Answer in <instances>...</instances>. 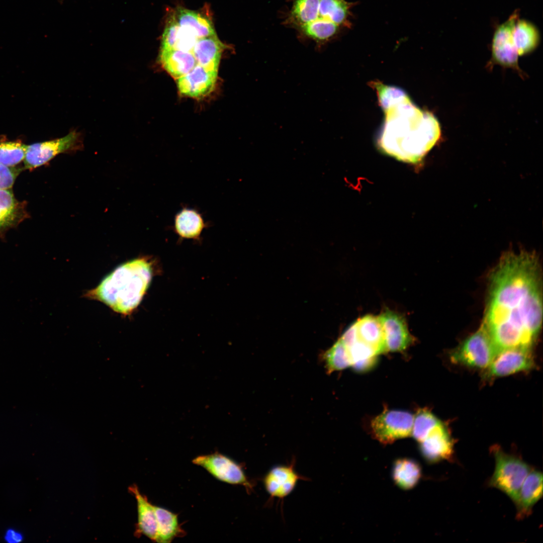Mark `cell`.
Returning <instances> with one entry per match:
<instances>
[{"label": "cell", "mask_w": 543, "mask_h": 543, "mask_svg": "<svg viewBox=\"0 0 543 543\" xmlns=\"http://www.w3.org/2000/svg\"><path fill=\"white\" fill-rule=\"evenodd\" d=\"M540 269L534 253L503 255L491 272L482 326L498 353L531 348L542 322Z\"/></svg>", "instance_id": "6da1fadb"}, {"label": "cell", "mask_w": 543, "mask_h": 543, "mask_svg": "<svg viewBox=\"0 0 543 543\" xmlns=\"http://www.w3.org/2000/svg\"><path fill=\"white\" fill-rule=\"evenodd\" d=\"M376 92L385 115L378 139L380 148L400 161H421L440 137L438 121L418 108L401 88L381 84Z\"/></svg>", "instance_id": "7a4b0ae2"}, {"label": "cell", "mask_w": 543, "mask_h": 543, "mask_svg": "<svg viewBox=\"0 0 543 543\" xmlns=\"http://www.w3.org/2000/svg\"><path fill=\"white\" fill-rule=\"evenodd\" d=\"M282 24L293 29L303 41L318 49L351 28V9L357 3L347 0H287Z\"/></svg>", "instance_id": "3957f363"}, {"label": "cell", "mask_w": 543, "mask_h": 543, "mask_svg": "<svg viewBox=\"0 0 543 543\" xmlns=\"http://www.w3.org/2000/svg\"><path fill=\"white\" fill-rule=\"evenodd\" d=\"M152 275V264L148 258H136L117 267L85 296L104 303L117 313L129 315L140 304Z\"/></svg>", "instance_id": "277c9868"}, {"label": "cell", "mask_w": 543, "mask_h": 543, "mask_svg": "<svg viewBox=\"0 0 543 543\" xmlns=\"http://www.w3.org/2000/svg\"><path fill=\"white\" fill-rule=\"evenodd\" d=\"M491 451L495 467L488 484L504 492L515 503L521 486L531 469L521 459L505 452L498 446L492 447Z\"/></svg>", "instance_id": "5b68a950"}, {"label": "cell", "mask_w": 543, "mask_h": 543, "mask_svg": "<svg viewBox=\"0 0 543 543\" xmlns=\"http://www.w3.org/2000/svg\"><path fill=\"white\" fill-rule=\"evenodd\" d=\"M497 353L489 334L481 325L451 353L450 359L455 364L486 369Z\"/></svg>", "instance_id": "8992f818"}, {"label": "cell", "mask_w": 543, "mask_h": 543, "mask_svg": "<svg viewBox=\"0 0 543 543\" xmlns=\"http://www.w3.org/2000/svg\"><path fill=\"white\" fill-rule=\"evenodd\" d=\"M82 146L81 133L76 130L62 138L27 145L24 169H35L47 163L59 154L75 152Z\"/></svg>", "instance_id": "52a82bcc"}, {"label": "cell", "mask_w": 543, "mask_h": 543, "mask_svg": "<svg viewBox=\"0 0 543 543\" xmlns=\"http://www.w3.org/2000/svg\"><path fill=\"white\" fill-rule=\"evenodd\" d=\"M192 462L221 481L241 485L248 492L252 490V483L246 475L241 465L223 454L216 452L201 455L194 458Z\"/></svg>", "instance_id": "ba28073f"}, {"label": "cell", "mask_w": 543, "mask_h": 543, "mask_svg": "<svg viewBox=\"0 0 543 543\" xmlns=\"http://www.w3.org/2000/svg\"><path fill=\"white\" fill-rule=\"evenodd\" d=\"M413 415L406 411L386 410L371 422L373 434L379 442L389 444L412 433Z\"/></svg>", "instance_id": "9c48e42d"}, {"label": "cell", "mask_w": 543, "mask_h": 543, "mask_svg": "<svg viewBox=\"0 0 543 543\" xmlns=\"http://www.w3.org/2000/svg\"><path fill=\"white\" fill-rule=\"evenodd\" d=\"M535 366L530 348L514 347L502 350L487 368L489 378L508 376L528 371Z\"/></svg>", "instance_id": "30bf717a"}, {"label": "cell", "mask_w": 543, "mask_h": 543, "mask_svg": "<svg viewBox=\"0 0 543 543\" xmlns=\"http://www.w3.org/2000/svg\"><path fill=\"white\" fill-rule=\"evenodd\" d=\"M519 12L515 11L495 30L492 39V53L495 61L503 65L517 67L519 56L513 38L515 24Z\"/></svg>", "instance_id": "8fae6325"}, {"label": "cell", "mask_w": 543, "mask_h": 543, "mask_svg": "<svg viewBox=\"0 0 543 543\" xmlns=\"http://www.w3.org/2000/svg\"><path fill=\"white\" fill-rule=\"evenodd\" d=\"M378 317L383 327L387 351H402L414 342L401 314L387 308Z\"/></svg>", "instance_id": "7c38bea8"}, {"label": "cell", "mask_w": 543, "mask_h": 543, "mask_svg": "<svg viewBox=\"0 0 543 543\" xmlns=\"http://www.w3.org/2000/svg\"><path fill=\"white\" fill-rule=\"evenodd\" d=\"M305 479L295 468V461L272 467L262 478L263 487L273 498L284 499L294 490L298 482Z\"/></svg>", "instance_id": "4fadbf2b"}, {"label": "cell", "mask_w": 543, "mask_h": 543, "mask_svg": "<svg viewBox=\"0 0 543 543\" xmlns=\"http://www.w3.org/2000/svg\"><path fill=\"white\" fill-rule=\"evenodd\" d=\"M217 75L218 71L197 64L189 73L176 79L177 87L183 96L202 99L214 90Z\"/></svg>", "instance_id": "5bb4252c"}, {"label": "cell", "mask_w": 543, "mask_h": 543, "mask_svg": "<svg viewBox=\"0 0 543 543\" xmlns=\"http://www.w3.org/2000/svg\"><path fill=\"white\" fill-rule=\"evenodd\" d=\"M419 443L422 456L429 463L449 460L453 456V442L448 430L442 422Z\"/></svg>", "instance_id": "9a60e30c"}, {"label": "cell", "mask_w": 543, "mask_h": 543, "mask_svg": "<svg viewBox=\"0 0 543 543\" xmlns=\"http://www.w3.org/2000/svg\"><path fill=\"white\" fill-rule=\"evenodd\" d=\"M542 474L531 470L523 482L514 503L516 518L523 519L530 515L532 508L542 496Z\"/></svg>", "instance_id": "2e32d148"}, {"label": "cell", "mask_w": 543, "mask_h": 543, "mask_svg": "<svg viewBox=\"0 0 543 543\" xmlns=\"http://www.w3.org/2000/svg\"><path fill=\"white\" fill-rule=\"evenodd\" d=\"M28 217L24 202L17 200L11 189L0 190V234Z\"/></svg>", "instance_id": "e0dca14e"}, {"label": "cell", "mask_w": 543, "mask_h": 543, "mask_svg": "<svg viewBox=\"0 0 543 543\" xmlns=\"http://www.w3.org/2000/svg\"><path fill=\"white\" fill-rule=\"evenodd\" d=\"M225 48L217 34L199 39L192 51L197 64L218 71L222 54Z\"/></svg>", "instance_id": "ac0fdd59"}, {"label": "cell", "mask_w": 543, "mask_h": 543, "mask_svg": "<svg viewBox=\"0 0 543 543\" xmlns=\"http://www.w3.org/2000/svg\"><path fill=\"white\" fill-rule=\"evenodd\" d=\"M354 323L358 340L371 347L378 355L387 352L383 327L378 316L367 315Z\"/></svg>", "instance_id": "d6986e66"}, {"label": "cell", "mask_w": 543, "mask_h": 543, "mask_svg": "<svg viewBox=\"0 0 543 543\" xmlns=\"http://www.w3.org/2000/svg\"><path fill=\"white\" fill-rule=\"evenodd\" d=\"M158 60L166 71L175 79L189 73L197 64L192 52L175 49H160Z\"/></svg>", "instance_id": "ffe728a7"}, {"label": "cell", "mask_w": 543, "mask_h": 543, "mask_svg": "<svg viewBox=\"0 0 543 543\" xmlns=\"http://www.w3.org/2000/svg\"><path fill=\"white\" fill-rule=\"evenodd\" d=\"M172 14L180 27L188 30L198 39L216 34L212 21L201 13L179 8Z\"/></svg>", "instance_id": "44dd1931"}, {"label": "cell", "mask_w": 543, "mask_h": 543, "mask_svg": "<svg viewBox=\"0 0 543 543\" xmlns=\"http://www.w3.org/2000/svg\"><path fill=\"white\" fill-rule=\"evenodd\" d=\"M137 502L138 521L137 535H144L155 542L157 533V520L154 505L149 502L137 486L130 488Z\"/></svg>", "instance_id": "7402d4cb"}, {"label": "cell", "mask_w": 543, "mask_h": 543, "mask_svg": "<svg viewBox=\"0 0 543 543\" xmlns=\"http://www.w3.org/2000/svg\"><path fill=\"white\" fill-rule=\"evenodd\" d=\"M207 225L197 210L185 207L175 216L173 228L181 238L197 239Z\"/></svg>", "instance_id": "603a6c76"}, {"label": "cell", "mask_w": 543, "mask_h": 543, "mask_svg": "<svg viewBox=\"0 0 543 543\" xmlns=\"http://www.w3.org/2000/svg\"><path fill=\"white\" fill-rule=\"evenodd\" d=\"M157 520L155 542L169 543L185 534L178 522V515L165 508L154 505Z\"/></svg>", "instance_id": "cb8c5ba5"}, {"label": "cell", "mask_w": 543, "mask_h": 543, "mask_svg": "<svg viewBox=\"0 0 543 543\" xmlns=\"http://www.w3.org/2000/svg\"><path fill=\"white\" fill-rule=\"evenodd\" d=\"M513 38L518 55L521 56L531 52L537 47L540 35L533 24L518 19L514 27Z\"/></svg>", "instance_id": "d4e9b609"}, {"label": "cell", "mask_w": 543, "mask_h": 543, "mask_svg": "<svg viewBox=\"0 0 543 543\" xmlns=\"http://www.w3.org/2000/svg\"><path fill=\"white\" fill-rule=\"evenodd\" d=\"M421 476L419 464L410 459L397 460L392 469V478L396 485L403 490L415 487Z\"/></svg>", "instance_id": "484cf974"}, {"label": "cell", "mask_w": 543, "mask_h": 543, "mask_svg": "<svg viewBox=\"0 0 543 543\" xmlns=\"http://www.w3.org/2000/svg\"><path fill=\"white\" fill-rule=\"evenodd\" d=\"M346 347L351 366L355 370L360 372L369 370L375 364L378 354L371 347L358 340L357 337L354 341Z\"/></svg>", "instance_id": "4316f807"}, {"label": "cell", "mask_w": 543, "mask_h": 543, "mask_svg": "<svg viewBox=\"0 0 543 543\" xmlns=\"http://www.w3.org/2000/svg\"><path fill=\"white\" fill-rule=\"evenodd\" d=\"M441 422L430 411L420 409L413 417L411 434L420 442Z\"/></svg>", "instance_id": "83f0119b"}, {"label": "cell", "mask_w": 543, "mask_h": 543, "mask_svg": "<svg viewBox=\"0 0 543 543\" xmlns=\"http://www.w3.org/2000/svg\"><path fill=\"white\" fill-rule=\"evenodd\" d=\"M324 358L329 372L341 370L351 366L348 350L340 339L325 352Z\"/></svg>", "instance_id": "f1b7e54d"}, {"label": "cell", "mask_w": 543, "mask_h": 543, "mask_svg": "<svg viewBox=\"0 0 543 543\" xmlns=\"http://www.w3.org/2000/svg\"><path fill=\"white\" fill-rule=\"evenodd\" d=\"M27 145L21 141L0 142V164L8 167H16L24 161Z\"/></svg>", "instance_id": "f546056e"}, {"label": "cell", "mask_w": 543, "mask_h": 543, "mask_svg": "<svg viewBox=\"0 0 543 543\" xmlns=\"http://www.w3.org/2000/svg\"><path fill=\"white\" fill-rule=\"evenodd\" d=\"M21 169L0 164V190L11 189Z\"/></svg>", "instance_id": "4dcf8cb0"}, {"label": "cell", "mask_w": 543, "mask_h": 543, "mask_svg": "<svg viewBox=\"0 0 543 543\" xmlns=\"http://www.w3.org/2000/svg\"><path fill=\"white\" fill-rule=\"evenodd\" d=\"M4 540L8 543H19L24 539L23 533L14 528H7L4 534Z\"/></svg>", "instance_id": "1f68e13d"}]
</instances>
